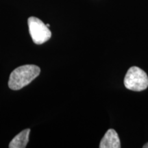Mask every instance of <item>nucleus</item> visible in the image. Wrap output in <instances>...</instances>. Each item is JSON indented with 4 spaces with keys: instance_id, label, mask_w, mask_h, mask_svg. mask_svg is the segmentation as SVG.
Wrapping results in <instances>:
<instances>
[{
    "instance_id": "5",
    "label": "nucleus",
    "mask_w": 148,
    "mask_h": 148,
    "mask_svg": "<svg viewBox=\"0 0 148 148\" xmlns=\"http://www.w3.org/2000/svg\"><path fill=\"white\" fill-rule=\"evenodd\" d=\"M30 130L25 129L16 135L9 144L10 148H24L27 146L29 140Z\"/></svg>"
},
{
    "instance_id": "2",
    "label": "nucleus",
    "mask_w": 148,
    "mask_h": 148,
    "mask_svg": "<svg viewBox=\"0 0 148 148\" xmlns=\"http://www.w3.org/2000/svg\"><path fill=\"white\" fill-rule=\"evenodd\" d=\"M124 85L127 89L141 91L148 87V76L143 70L137 66L128 69L124 78Z\"/></svg>"
},
{
    "instance_id": "3",
    "label": "nucleus",
    "mask_w": 148,
    "mask_h": 148,
    "mask_svg": "<svg viewBox=\"0 0 148 148\" xmlns=\"http://www.w3.org/2000/svg\"><path fill=\"white\" fill-rule=\"evenodd\" d=\"M29 32L34 43L41 45L50 39L51 32L49 27L39 18L31 16L27 20Z\"/></svg>"
},
{
    "instance_id": "1",
    "label": "nucleus",
    "mask_w": 148,
    "mask_h": 148,
    "mask_svg": "<svg viewBox=\"0 0 148 148\" xmlns=\"http://www.w3.org/2000/svg\"><path fill=\"white\" fill-rule=\"evenodd\" d=\"M40 68L34 64H25L12 71L8 81L10 89L17 90L27 86L39 75Z\"/></svg>"
},
{
    "instance_id": "6",
    "label": "nucleus",
    "mask_w": 148,
    "mask_h": 148,
    "mask_svg": "<svg viewBox=\"0 0 148 148\" xmlns=\"http://www.w3.org/2000/svg\"><path fill=\"white\" fill-rule=\"evenodd\" d=\"M143 148H148V143H145V145H144L143 146Z\"/></svg>"
},
{
    "instance_id": "4",
    "label": "nucleus",
    "mask_w": 148,
    "mask_h": 148,
    "mask_svg": "<svg viewBox=\"0 0 148 148\" xmlns=\"http://www.w3.org/2000/svg\"><path fill=\"white\" fill-rule=\"evenodd\" d=\"M100 148H120L121 143L118 134L113 129H109L99 144Z\"/></svg>"
}]
</instances>
